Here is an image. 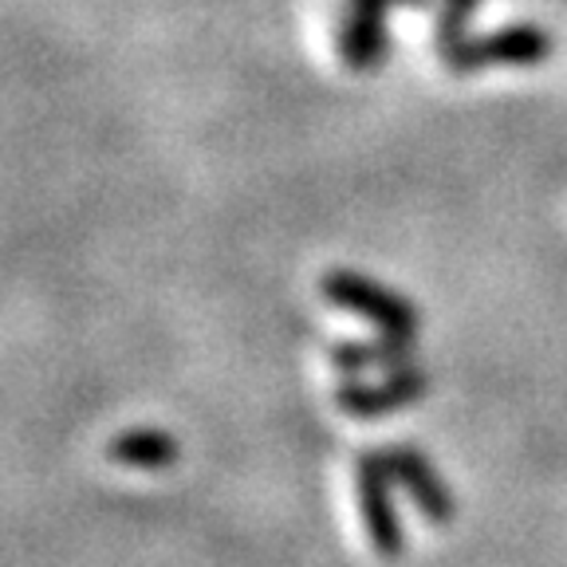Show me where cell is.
Returning a JSON list of instances; mask_svg holds the SVG:
<instances>
[{
	"mask_svg": "<svg viewBox=\"0 0 567 567\" xmlns=\"http://www.w3.org/2000/svg\"><path fill=\"white\" fill-rule=\"evenodd\" d=\"M556 52V40L544 24L532 20H516V24H501L493 32L481 35H461L453 44L442 48V60L453 75H477L488 68H536Z\"/></svg>",
	"mask_w": 567,
	"mask_h": 567,
	"instance_id": "cell-1",
	"label": "cell"
},
{
	"mask_svg": "<svg viewBox=\"0 0 567 567\" xmlns=\"http://www.w3.org/2000/svg\"><path fill=\"white\" fill-rule=\"evenodd\" d=\"M319 292H323L328 303H336V308L367 319L379 336L417 339L422 316H417L414 300H406V296H399L394 288L379 284L374 276L354 272V268H331V272L319 280Z\"/></svg>",
	"mask_w": 567,
	"mask_h": 567,
	"instance_id": "cell-2",
	"label": "cell"
},
{
	"mask_svg": "<svg viewBox=\"0 0 567 567\" xmlns=\"http://www.w3.org/2000/svg\"><path fill=\"white\" fill-rule=\"evenodd\" d=\"M430 0H343L336 24V48L347 71H379L390 55V9H425Z\"/></svg>",
	"mask_w": 567,
	"mask_h": 567,
	"instance_id": "cell-3",
	"label": "cell"
},
{
	"mask_svg": "<svg viewBox=\"0 0 567 567\" xmlns=\"http://www.w3.org/2000/svg\"><path fill=\"white\" fill-rule=\"evenodd\" d=\"M354 493H359V516H363L367 540L382 559H399L406 551L399 508H394V477L382 453H363L354 465Z\"/></svg>",
	"mask_w": 567,
	"mask_h": 567,
	"instance_id": "cell-4",
	"label": "cell"
},
{
	"mask_svg": "<svg viewBox=\"0 0 567 567\" xmlns=\"http://www.w3.org/2000/svg\"><path fill=\"white\" fill-rule=\"evenodd\" d=\"M430 371L417 363H406L399 371H386L382 379H347L336 390L339 414L359 417V422H379V417L399 414V410L414 406L430 394Z\"/></svg>",
	"mask_w": 567,
	"mask_h": 567,
	"instance_id": "cell-5",
	"label": "cell"
},
{
	"mask_svg": "<svg viewBox=\"0 0 567 567\" xmlns=\"http://www.w3.org/2000/svg\"><path fill=\"white\" fill-rule=\"evenodd\" d=\"M390 465V477L394 485L406 488L414 508L430 524H450L457 516V501H453V488L445 485V477L437 473V465L425 457L417 445H394V450L382 453Z\"/></svg>",
	"mask_w": 567,
	"mask_h": 567,
	"instance_id": "cell-6",
	"label": "cell"
},
{
	"mask_svg": "<svg viewBox=\"0 0 567 567\" xmlns=\"http://www.w3.org/2000/svg\"><path fill=\"white\" fill-rule=\"evenodd\" d=\"M331 367L347 379H359V374H386L399 371V367L414 363V339L399 336H374V339H339L331 343Z\"/></svg>",
	"mask_w": 567,
	"mask_h": 567,
	"instance_id": "cell-7",
	"label": "cell"
},
{
	"mask_svg": "<svg viewBox=\"0 0 567 567\" xmlns=\"http://www.w3.org/2000/svg\"><path fill=\"white\" fill-rule=\"evenodd\" d=\"M106 457L115 465H131V470L162 473L182 461V442L158 425H131L106 442Z\"/></svg>",
	"mask_w": 567,
	"mask_h": 567,
	"instance_id": "cell-8",
	"label": "cell"
},
{
	"mask_svg": "<svg viewBox=\"0 0 567 567\" xmlns=\"http://www.w3.org/2000/svg\"><path fill=\"white\" fill-rule=\"evenodd\" d=\"M477 12H481V0H442V4H437V17H434L437 48L453 44V40H461V35H470V24Z\"/></svg>",
	"mask_w": 567,
	"mask_h": 567,
	"instance_id": "cell-9",
	"label": "cell"
}]
</instances>
